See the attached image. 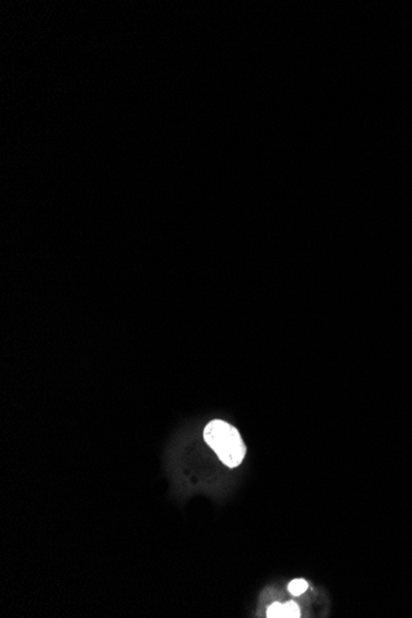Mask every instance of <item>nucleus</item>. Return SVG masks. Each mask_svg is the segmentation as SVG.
Returning <instances> with one entry per match:
<instances>
[{
  "label": "nucleus",
  "instance_id": "obj_1",
  "mask_svg": "<svg viewBox=\"0 0 412 618\" xmlns=\"http://www.w3.org/2000/svg\"><path fill=\"white\" fill-rule=\"evenodd\" d=\"M204 440L229 468L238 467L246 456L240 432L223 420H212L204 429Z\"/></svg>",
  "mask_w": 412,
  "mask_h": 618
},
{
  "label": "nucleus",
  "instance_id": "obj_2",
  "mask_svg": "<svg viewBox=\"0 0 412 618\" xmlns=\"http://www.w3.org/2000/svg\"><path fill=\"white\" fill-rule=\"evenodd\" d=\"M288 589L290 591V594L294 596H300L308 590V583L303 579H297L292 581Z\"/></svg>",
  "mask_w": 412,
  "mask_h": 618
},
{
  "label": "nucleus",
  "instance_id": "obj_3",
  "mask_svg": "<svg viewBox=\"0 0 412 618\" xmlns=\"http://www.w3.org/2000/svg\"><path fill=\"white\" fill-rule=\"evenodd\" d=\"M300 617V610L299 606L294 601L286 602L284 605V618H298Z\"/></svg>",
  "mask_w": 412,
  "mask_h": 618
},
{
  "label": "nucleus",
  "instance_id": "obj_4",
  "mask_svg": "<svg viewBox=\"0 0 412 618\" xmlns=\"http://www.w3.org/2000/svg\"><path fill=\"white\" fill-rule=\"evenodd\" d=\"M267 617H284V605H281V603H279V602H275V603H273V605H270V608H268V611H267Z\"/></svg>",
  "mask_w": 412,
  "mask_h": 618
}]
</instances>
